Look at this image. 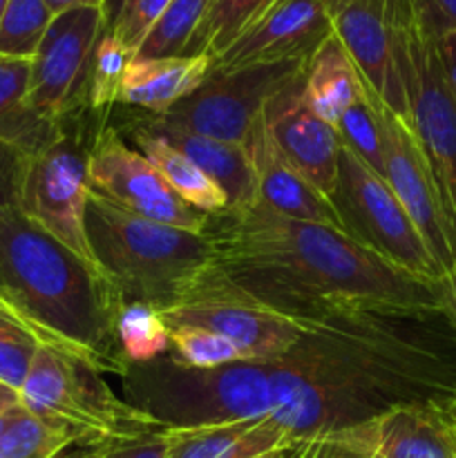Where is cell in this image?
<instances>
[{
	"instance_id": "obj_1",
	"label": "cell",
	"mask_w": 456,
	"mask_h": 458,
	"mask_svg": "<svg viewBox=\"0 0 456 458\" xmlns=\"http://www.w3.org/2000/svg\"><path fill=\"white\" fill-rule=\"evenodd\" d=\"M289 353L266 362L273 414L291 441L331 437L411 403L456 398V325L445 307L302 318Z\"/></svg>"
},
{
	"instance_id": "obj_2",
	"label": "cell",
	"mask_w": 456,
	"mask_h": 458,
	"mask_svg": "<svg viewBox=\"0 0 456 458\" xmlns=\"http://www.w3.org/2000/svg\"><path fill=\"white\" fill-rule=\"evenodd\" d=\"M204 233L219 277L298 320L445 307L443 282L393 267L340 228L286 219L255 204L244 213L210 215Z\"/></svg>"
},
{
	"instance_id": "obj_3",
	"label": "cell",
	"mask_w": 456,
	"mask_h": 458,
	"mask_svg": "<svg viewBox=\"0 0 456 458\" xmlns=\"http://www.w3.org/2000/svg\"><path fill=\"white\" fill-rule=\"evenodd\" d=\"M0 304L38 338L98 374L123 376L116 340L121 300L106 273L31 222L0 210Z\"/></svg>"
},
{
	"instance_id": "obj_4",
	"label": "cell",
	"mask_w": 456,
	"mask_h": 458,
	"mask_svg": "<svg viewBox=\"0 0 456 458\" xmlns=\"http://www.w3.org/2000/svg\"><path fill=\"white\" fill-rule=\"evenodd\" d=\"M85 231L98 268L121 304L164 309L182 302L213 267L206 233L165 226L119 208L89 186Z\"/></svg>"
},
{
	"instance_id": "obj_5",
	"label": "cell",
	"mask_w": 456,
	"mask_h": 458,
	"mask_svg": "<svg viewBox=\"0 0 456 458\" xmlns=\"http://www.w3.org/2000/svg\"><path fill=\"white\" fill-rule=\"evenodd\" d=\"M123 401L159 429H190L258 420L273 414V383L266 362H231L192 369L165 353L130 365L121 376Z\"/></svg>"
},
{
	"instance_id": "obj_6",
	"label": "cell",
	"mask_w": 456,
	"mask_h": 458,
	"mask_svg": "<svg viewBox=\"0 0 456 458\" xmlns=\"http://www.w3.org/2000/svg\"><path fill=\"white\" fill-rule=\"evenodd\" d=\"M18 398L30 414L70 425L92 441H134L159 432L150 419L116 396L94 367L47 344L36 352Z\"/></svg>"
},
{
	"instance_id": "obj_7",
	"label": "cell",
	"mask_w": 456,
	"mask_h": 458,
	"mask_svg": "<svg viewBox=\"0 0 456 458\" xmlns=\"http://www.w3.org/2000/svg\"><path fill=\"white\" fill-rule=\"evenodd\" d=\"M393 30L410 128L427 157L456 233V98L443 74L436 43L420 30L411 0H393Z\"/></svg>"
},
{
	"instance_id": "obj_8",
	"label": "cell",
	"mask_w": 456,
	"mask_h": 458,
	"mask_svg": "<svg viewBox=\"0 0 456 458\" xmlns=\"http://www.w3.org/2000/svg\"><path fill=\"white\" fill-rule=\"evenodd\" d=\"M85 107L63 116L56 139L27 157L16 206L61 244L97 264L85 231V208L89 197V148L101 128L89 137L88 121L80 116Z\"/></svg>"
},
{
	"instance_id": "obj_9",
	"label": "cell",
	"mask_w": 456,
	"mask_h": 458,
	"mask_svg": "<svg viewBox=\"0 0 456 458\" xmlns=\"http://www.w3.org/2000/svg\"><path fill=\"white\" fill-rule=\"evenodd\" d=\"M331 204L338 210L342 231L362 246L411 276L443 280L441 267L384 177L344 146Z\"/></svg>"
},
{
	"instance_id": "obj_10",
	"label": "cell",
	"mask_w": 456,
	"mask_h": 458,
	"mask_svg": "<svg viewBox=\"0 0 456 458\" xmlns=\"http://www.w3.org/2000/svg\"><path fill=\"white\" fill-rule=\"evenodd\" d=\"M307 61L308 58L237 72L210 70L195 92L174 103L164 114H148V119L165 128L246 146L255 128L262 123L266 103L302 74Z\"/></svg>"
},
{
	"instance_id": "obj_11",
	"label": "cell",
	"mask_w": 456,
	"mask_h": 458,
	"mask_svg": "<svg viewBox=\"0 0 456 458\" xmlns=\"http://www.w3.org/2000/svg\"><path fill=\"white\" fill-rule=\"evenodd\" d=\"M165 325L204 327L231 340L246 362H271L289 353L304 334V320L275 311L210 271L182 302L161 311Z\"/></svg>"
},
{
	"instance_id": "obj_12",
	"label": "cell",
	"mask_w": 456,
	"mask_h": 458,
	"mask_svg": "<svg viewBox=\"0 0 456 458\" xmlns=\"http://www.w3.org/2000/svg\"><path fill=\"white\" fill-rule=\"evenodd\" d=\"M89 186L119 208L165 226L204 233L210 215L192 208L165 183L159 170L112 125L98 130L89 148Z\"/></svg>"
},
{
	"instance_id": "obj_13",
	"label": "cell",
	"mask_w": 456,
	"mask_h": 458,
	"mask_svg": "<svg viewBox=\"0 0 456 458\" xmlns=\"http://www.w3.org/2000/svg\"><path fill=\"white\" fill-rule=\"evenodd\" d=\"M106 31L101 9L79 7L54 16L43 43L31 58L27 101L49 121H61L70 112L88 106L89 61Z\"/></svg>"
},
{
	"instance_id": "obj_14",
	"label": "cell",
	"mask_w": 456,
	"mask_h": 458,
	"mask_svg": "<svg viewBox=\"0 0 456 458\" xmlns=\"http://www.w3.org/2000/svg\"><path fill=\"white\" fill-rule=\"evenodd\" d=\"M383 177L410 215L443 277L456 259V233L443 206L429 161L405 121L383 107Z\"/></svg>"
},
{
	"instance_id": "obj_15",
	"label": "cell",
	"mask_w": 456,
	"mask_h": 458,
	"mask_svg": "<svg viewBox=\"0 0 456 458\" xmlns=\"http://www.w3.org/2000/svg\"><path fill=\"white\" fill-rule=\"evenodd\" d=\"M331 27L376 103L410 125V107L396 58L393 0H334Z\"/></svg>"
},
{
	"instance_id": "obj_16",
	"label": "cell",
	"mask_w": 456,
	"mask_h": 458,
	"mask_svg": "<svg viewBox=\"0 0 456 458\" xmlns=\"http://www.w3.org/2000/svg\"><path fill=\"white\" fill-rule=\"evenodd\" d=\"M331 437L362 458H456V398L393 407Z\"/></svg>"
},
{
	"instance_id": "obj_17",
	"label": "cell",
	"mask_w": 456,
	"mask_h": 458,
	"mask_svg": "<svg viewBox=\"0 0 456 458\" xmlns=\"http://www.w3.org/2000/svg\"><path fill=\"white\" fill-rule=\"evenodd\" d=\"M334 0H277L231 47L213 58L215 72H237L286 61H304L334 34Z\"/></svg>"
},
{
	"instance_id": "obj_18",
	"label": "cell",
	"mask_w": 456,
	"mask_h": 458,
	"mask_svg": "<svg viewBox=\"0 0 456 458\" xmlns=\"http://www.w3.org/2000/svg\"><path fill=\"white\" fill-rule=\"evenodd\" d=\"M302 85L304 72L266 103L264 128L284 159L331 199L338 183L342 141L338 130L307 106Z\"/></svg>"
},
{
	"instance_id": "obj_19",
	"label": "cell",
	"mask_w": 456,
	"mask_h": 458,
	"mask_svg": "<svg viewBox=\"0 0 456 458\" xmlns=\"http://www.w3.org/2000/svg\"><path fill=\"white\" fill-rule=\"evenodd\" d=\"M246 146L250 150L255 179H258V206L280 217L322 224L342 231L338 210L329 197L322 195L298 168L284 159V155L268 137L264 119Z\"/></svg>"
},
{
	"instance_id": "obj_20",
	"label": "cell",
	"mask_w": 456,
	"mask_h": 458,
	"mask_svg": "<svg viewBox=\"0 0 456 458\" xmlns=\"http://www.w3.org/2000/svg\"><path fill=\"white\" fill-rule=\"evenodd\" d=\"M141 123L168 139L177 150H182L192 164L199 165L222 188L228 213H244L258 204V179H255L249 146L201 137V134L186 132V130L165 128V125L150 121L148 116Z\"/></svg>"
},
{
	"instance_id": "obj_21",
	"label": "cell",
	"mask_w": 456,
	"mask_h": 458,
	"mask_svg": "<svg viewBox=\"0 0 456 458\" xmlns=\"http://www.w3.org/2000/svg\"><path fill=\"white\" fill-rule=\"evenodd\" d=\"M210 67L213 58L208 54L132 58L125 72L119 103L146 110L148 114H164L204 83Z\"/></svg>"
},
{
	"instance_id": "obj_22",
	"label": "cell",
	"mask_w": 456,
	"mask_h": 458,
	"mask_svg": "<svg viewBox=\"0 0 456 458\" xmlns=\"http://www.w3.org/2000/svg\"><path fill=\"white\" fill-rule=\"evenodd\" d=\"M165 458H255L289 447V434L273 419L190 429H161Z\"/></svg>"
},
{
	"instance_id": "obj_23",
	"label": "cell",
	"mask_w": 456,
	"mask_h": 458,
	"mask_svg": "<svg viewBox=\"0 0 456 458\" xmlns=\"http://www.w3.org/2000/svg\"><path fill=\"white\" fill-rule=\"evenodd\" d=\"M30 76V58L0 56V139L25 157L43 150L61 130V121L45 119L27 101Z\"/></svg>"
},
{
	"instance_id": "obj_24",
	"label": "cell",
	"mask_w": 456,
	"mask_h": 458,
	"mask_svg": "<svg viewBox=\"0 0 456 458\" xmlns=\"http://www.w3.org/2000/svg\"><path fill=\"white\" fill-rule=\"evenodd\" d=\"M365 88L360 72L335 34L311 54L304 70V101L322 121L335 123Z\"/></svg>"
},
{
	"instance_id": "obj_25",
	"label": "cell",
	"mask_w": 456,
	"mask_h": 458,
	"mask_svg": "<svg viewBox=\"0 0 456 458\" xmlns=\"http://www.w3.org/2000/svg\"><path fill=\"white\" fill-rule=\"evenodd\" d=\"M130 139H132L134 148L159 170L165 183L186 204L206 215H217L226 210V197H224L222 188L199 165L192 164L182 150H177L168 139L156 134L146 123L137 125L130 132Z\"/></svg>"
},
{
	"instance_id": "obj_26",
	"label": "cell",
	"mask_w": 456,
	"mask_h": 458,
	"mask_svg": "<svg viewBox=\"0 0 456 458\" xmlns=\"http://www.w3.org/2000/svg\"><path fill=\"white\" fill-rule=\"evenodd\" d=\"M80 443L106 441H92L70 425L38 419L21 410L0 434V458H56Z\"/></svg>"
},
{
	"instance_id": "obj_27",
	"label": "cell",
	"mask_w": 456,
	"mask_h": 458,
	"mask_svg": "<svg viewBox=\"0 0 456 458\" xmlns=\"http://www.w3.org/2000/svg\"><path fill=\"white\" fill-rule=\"evenodd\" d=\"M275 3L277 0H213L199 31L188 47V56L208 54L210 58H217Z\"/></svg>"
},
{
	"instance_id": "obj_28",
	"label": "cell",
	"mask_w": 456,
	"mask_h": 458,
	"mask_svg": "<svg viewBox=\"0 0 456 458\" xmlns=\"http://www.w3.org/2000/svg\"><path fill=\"white\" fill-rule=\"evenodd\" d=\"M116 340L128 365H143L168 353L170 327L164 322L159 309L150 304H121Z\"/></svg>"
},
{
	"instance_id": "obj_29",
	"label": "cell",
	"mask_w": 456,
	"mask_h": 458,
	"mask_svg": "<svg viewBox=\"0 0 456 458\" xmlns=\"http://www.w3.org/2000/svg\"><path fill=\"white\" fill-rule=\"evenodd\" d=\"M210 4L213 0H173L137 49L134 58L188 56V47L199 31Z\"/></svg>"
},
{
	"instance_id": "obj_30",
	"label": "cell",
	"mask_w": 456,
	"mask_h": 458,
	"mask_svg": "<svg viewBox=\"0 0 456 458\" xmlns=\"http://www.w3.org/2000/svg\"><path fill=\"white\" fill-rule=\"evenodd\" d=\"M134 54L112 31H103L89 61L85 101L92 112H106L119 106L125 72Z\"/></svg>"
},
{
	"instance_id": "obj_31",
	"label": "cell",
	"mask_w": 456,
	"mask_h": 458,
	"mask_svg": "<svg viewBox=\"0 0 456 458\" xmlns=\"http://www.w3.org/2000/svg\"><path fill=\"white\" fill-rule=\"evenodd\" d=\"M335 130L342 146L383 177V106L376 103L367 85L349 110L340 116Z\"/></svg>"
},
{
	"instance_id": "obj_32",
	"label": "cell",
	"mask_w": 456,
	"mask_h": 458,
	"mask_svg": "<svg viewBox=\"0 0 456 458\" xmlns=\"http://www.w3.org/2000/svg\"><path fill=\"white\" fill-rule=\"evenodd\" d=\"M52 21L45 0H9L0 21V56L31 61Z\"/></svg>"
},
{
	"instance_id": "obj_33",
	"label": "cell",
	"mask_w": 456,
	"mask_h": 458,
	"mask_svg": "<svg viewBox=\"0 0 456 458\" xmlns=\"http://www.w3.org/2000/svg\"><path fill=\"white\" fill-rule=\"evenodd\" d=\"M168 356L179 365L192 369H217V367L240 362L241 356L235 344L204 327L182 325L170 329Z\"/></svg>"
},
{
	"instance_id": "obj_34",
	"label": "cell",
	"mask_w": 456,
	"mask_h": 458,
	"mask_svg": "<svg viewBox=\"0 0 456 458\" xmlns=\"http://www.w3.org/2000/svg\"><path fill=\"white\" fill-rule=\"evenodd\" d=\"M38 347V338L0 307V383L18 392Z\"/></svg>"
},
{
	"instance_id": "obj_35",
	"label": "cell",
	"mask_w": 456,
	"mask_h": 458,
	"mask_svg": "<svg viewBox=\"0 0 456 458\" xmlns=\"http://www.w3.org/2000/svg\"><path fill=\"white\" fill-rule=\"evenodd\" d=\"M170 3L173 0H128L114 25L107 31H112L130 52L137 54V49L141 47L146 36L156 25V21L164 16Z\"/></svg>"
},
{
	"instance_id": "obj_36",
	"label": "cell",
	"mask_w": 456,
	"mask_h": 458,
	"mask_svg": "<svg viewBox=\"0 0 456 458\" xmlns=\"http://www.w3.org/2000/svg\"><path fill=\"white\" fill-rule=\"evenodd\" d=\"M416 21L432 40L456 31V0H411Z\"/></svg>"
},
{
	"instance_id": "obj_37",
	"label": "cell",
	"mask_w": 456,
	"mask_h": 458,
	"mask_svg": "<svg viewBox=\"0 0 456 458\" xmlns=\"http://www.w3.org/2000/svg\"><path fill=\"white\" fill-rule=\"evenodd\" d=\"M25 159L27 157L22 152L0 139V210L16 206Z\"/></svg>"
},
{
	"instance_id": "obj_38",
	"label": "cell",
	"mask_w": 456,
	"mask_h": 458,
	"mask_svg": "<svg viewBox=\"0 0 456 458\" xmlns=\"http://www.w3.org/2000/svg\"><path fill=\"white\" fill-rule=\"evenodd\" d=\"M347 450L331 437L304 438L284 447L280 458H344Z\"/></svg>"
},
{
	"instance_id": "obj_39",
	"label": "cell",
	"mask_w": 456,
	"mask_h": 458,
	"mask_svg": "<svg viewBox=\"0 0 456 458\" xmlns=\"http://www.w3.org/2000/svg\"><path fill=\"white\" fill-rule=\"evenodd\" d=\"M114 458H165L164 432H150L134 441H123L114 447Z\"/></svg>"
},
{
	"instance_id": "obj_40",
	"label": "cell",
	"mask_w": 456,
	"mask_h": 458,
	"mask_svg": "<svg viewBox=\"0 0 456 458\" xmlns=\"http://www.w3.org/2000/svg\"><path fill=\"white\" fill-rule=\"evenodd\" d=\"M436 43L438 58H441L443 74H445L447 85H450L452 97L456 98V31L454 34H447L443 38L434 40Z\"/></svg>"
},
{
	"instance_id": "obj_41",
	"label": "cell",
	"mask_w": 456,
	"mask_h": 458,
	"mask_svg": "<svg viewBox=\"0 0 456 458\" xmlns=\"http://www.w3.org/2000/svg\"><path fill=\"white\" fill-rule=\"evenodd\" d=\"M119 441H106V443H80V445L70 447L56 458H103L110 452V447Z\"/></svg>"
},
{
	"instance_id": "obj_42",
	"label": "cell",
	"mask_w": 456,
	"mask_h": 458,
	"mask_svg": "<svg viewBox=\"0 0 456 458\" xmlns=\"http://www.w3.org/2000/svg\"><path fill=\"white\" fill-rule=\"evenodd\" d=\"M441 282H443V298H445V309H447V313H450L452 322L456 325V259Z\"/></svg>"
},
{
	"instance_id": "obj_43",
	"label": "cell",
	"mask_w": 456,
	"mask_h": 458,
	"mask_svg": "<svg viewBox=\"0 0 456 458\" xmlns=\"http://www.w3.org/2000/svg\"><path fill=\"white\" fill-rule=\"evenodd\" d=\"M103 3L106 0H45V4L49 7V12L54 16L63 12H70V9H79V7H94V9H101L103 12Z\"/></svg>"
},
{
	"instance_id": "obj_44",
	"label": "cell",
	"mask_w": 456,
	"mask_h": 458,
	"mask_svg": "<svg viewBox=\"0 0 456 458\" xmlns=\"http://www.w3.org/2000/svg\"><path fill=\"white\" fill-rule=\"evenodd\" d=\"M125 3H128V0H106V3H103V18H106V30H110V27L114 25V21L119 18L121 9L125 7Z\"/></svg>"
},
{
	"instance_id": "obj_45",
	"label": "cell",
	"mask_w": 456,
	"mask_h": 458,
	"mask_svg": "<svg viewBox=\"0 0 456 458\" xmlns=\"http://www.w3.org/2000/svg\"><path fill=\"white\" fill-rule=\"evenodd\" d=\"M13 407H21V398H18V392L9 385L0 383V411L13 410Z\"/></svg>"
},
{
	"instance_id": "obj_46",
	"label": "cell",
	"mask_w": 456,
	"mask_h": 458,
	"mask_svg": "<svg viewBox=\"0 0 456 458\" xmlns=\"http://www.w3.org/2000/svg\"><path fill=\"white\" fill-rule=\"evenodd\" d=\"M22 407H13V410H4V411H0V434L4 432V429H7V425L12 423L13 419H16L18 416V411H21Z\"/></svg>"
},
{
	"instance_id": "obj_47",
	"label": "cell",
	"mask_w": 456,
	"mask_h": 458,
	"mask_svg": "<svg viewBox=\"0 0 456 458\" xmlns=\"http://www.w3.org/2000/svg\"><path fill=\"white\" fill-rule=\"evenodd\" d=\"M282 452H284V447H282V450H273V452H268V454L255 456V458H280V456H282Z\"/></svg>"
},
{
	"instance_id": "obj_48",
	"label": "cell",
	"mask_w": 456,
	"mask_h": 458,
	"mask_svg": "<svg viewBox=\"0 0 456 458\" xmlns=\"http://www.w3.org/2000/svg\"><path fill=\"white\" fill-rule=\"evenodd\" d=\"M7 3L9 0H0V21H3V13H4V9H7Z\"/></svg>"
},
{
	"instance_id": "obj_49",
	"label": "cell",
	"mask_w": 456,
	"mask_h": 458,
	"mask_svg": "<svg viewBox=\"0 0 456 458\" xmlns=\"http://www.w3.org/2000/svg\"><path fill=\"white\" fill-rule=\"evenodd\" d=\"M119 443H123V441H119ZM119 443H114V445H112V447H110V452H107V454H106V456H103V458H114V447H116V445H119Z\"/></svg>"
},
{
	"instance_id": "obj_50",
	"label": "cell",
	"mask_w": 456,
	"mask_h": 458,
	"mask_svg": "<svg viewBox=\"0 0 456 458\" xmlns=\"http://www.w3.org/2000/svg\"><path fill=\"white\" fill-rule=\"evenodd\" d=\"M331 438H334V437H331ZM344 450H347V447H344ZM344 458H362V456L353 454V452H351V450H347V456H344Z\"/></svg>"
},
{
	"instance_id": "obj_51",
	"label": "cell",
	"mask_w": 456,
	"mask_h": 458,
	"mask_svg": "<svg viewBox=\"0 0 456 458\" xmlns=\"http://www.w3.org/2000/svg\"><path fill=\"white\" fill-rule=\"evenodd\" d=\"M0 307H3V304H0Z\"/></svg>"
}]
</instances>
